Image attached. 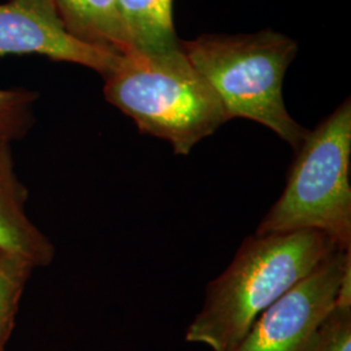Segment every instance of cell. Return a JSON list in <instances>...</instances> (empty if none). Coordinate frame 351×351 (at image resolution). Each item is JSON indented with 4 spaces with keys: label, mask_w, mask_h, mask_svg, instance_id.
Segmentation results:
<instances>
[{
    "label": "cell",
    "mask_w": 351,
    "mask_h": 351,
    "mask_svg": "<svg viewBox=\"0 0 351 351\" xmlns=\"http://www.w3.org/2000/svg\"><path fill=\"white\" fill-rule=\"evenodd\" d=\"M339 246L317 230L252 234L213 280L185 339L213 351H234L259 315L310 275Z\"/></svg>",
    "instance_id": "obj_1"
},
{
    "label": "cell",
    "mask_w": 351,
    "mask_h": 351,
    "mask_svg": "<svg viewBox=\"0 0 351 351\" xmlns=\"http://www.w3.org/2000/svg\"><path fill=\"white\" fill-rule=\"evenodd\" d=\"M103 77L106 101L129 116L141 133L171 143L176 155H189L229 121L181 45L158 53H123Z\"/></svg>",
    "instance_id": "obj_2"
},
{
    "label": "cell",
    "mask_w": 351,
    "mask_h": 351,
    "mask_svg": "<svg viewBox=\"0 0 351 351\" xmlns=\"http://www.w3.org/2000/svg\"><path fill=\"white\" fill-rule=\"evenodd\" d=\"M180 45L223 103L229 120L259 123L298 150L308 130L290 116L282 95L284 77L298 50L294 39L262 30L206 34Z\"/></svg>",
    "instance_id": "obj_3"
},
{
    "label": "cell",
    "mask_w": 351,
    "mask_h": 351,
    "mask_svg": "<svg viewBox=\"0 0 351 351\" xmlns=\"http://www.w3.org/2000/svg\"><path fill=\"white\" fill-rule=\"evenodd\" d=\"M351 103L308 130L289 168L282 194L255 234L317 230L351 249Z\"/></svg>",
    "instance_id": "obj_4"
},
{
    "label": "cell",
    "mask_w": 351,
    "mask_h": 351,
    "mask_svg": "<svg viewBox=\"0 0 351 351\" xmlns=\"http://www.w3.org/2000/svg\"><path fill=\"white\" fill-rule=\"evenodd\" d=\"M350 250H337L265 308L234 351H307L336 306Z\"/></svg>",
    "instance_id": "obj_5"
},
{
    "label": "cell",
    "mask_w": 351,
    "mask_h": 351,
    "mask_svg": "<svg viewBox=\"0 0 351 351\" xmlns=\"http://www.w3.org/2000/svg\"><path fill=\"white\" fill-rule=\"evenodd\" d=\"M4 55H42L106 75L123 53L71 34L53 0H10L0 4V56Z\"/></svg>",
    "instance_id": "obj_6"
},
{
    "label": "cell",
    "mask_w": 351,
    "mask_h": 351,
    "mask_svg": "<svg viewBox=\"0 0 351 351\" xmlns=\"http://www.w3.org/2000/svg\"><path fill=\"white\" fill-rule=\"evenodd\" d=\"M26 199L11 145H0V250L24 258L34 268L45 267L53 261L55 247L26 215Z\"/></svg>",
    "instance_id": "obj_7"
},
{
    "label": "cell",
    "mask_w": 351,
    "mask_h": 351,
    "mask_svg": "<svg viewBox=\"0 0 351 351\" xmlns=\"http://www.w3.org/2000/svg\"><path fill=\"white\" fill-rule=\"evenodd\" d=\"M65 27L75 37L119 53H129L117 0H53Z\"/></svg>",
    "instance_id": "obj_8"
},
{
    "label": "cell",
    "mask_w": 351,
    "mask_h": 351,
    "mask_svg": "<svg viewBox=\"0 0 351 351\" xmlns=\"http://www.w3.org/2000/svg\"><path fill=\"white\" fill-rule=\"evenodd\" d=\"M173 0H117L121 24L130 52L158 53L178 47Z\"/></svg>",
    "instance_id": "obj_9"
},
{
    "label": "cell",
    "mask_w": 351,
    "mask_h": 351,
    "mask_svg": "<svg viewBox=\"0 0 351 351\" xmlns=\"http://www.w3.org/2000/svg\"><path fill=\"white\" fill-rule=\"evenodd\" d=\"M33 269L24 258L0 250V351H5L12 336L21 297Z\"/></svg>",
    "instance_id": "obj_10"
},
{
    "label": "cell",
    "mask_w": 351,
    "mask_h": 351,
    "mask_svg": "<svg viewBox=\"0 0 351 351\" xmlns=\"http://www.w3.org/2000/svg\"><path fill=\"white\" fill-rule=\"evenodd\" d=\"M34 91L26 88H0V145L23 138L33 125Z\"/></svg>",
    "instance_id": "obj_11"
},
{
    "label": "cell",
    "mask_w": 351,
    "mask_h": 351,
    "mask_svg": "<svg viewBox=\"0 0 351 351\" xmlns=\"http://www.w3.org/2000/svg\"><path fill=\"white\" fill-rule=\"evenodd\" d=\"M307 351H351V306H335L315 330Z\"/></svg>",
    "instance_id": "obj_12"
}]
</instances>
